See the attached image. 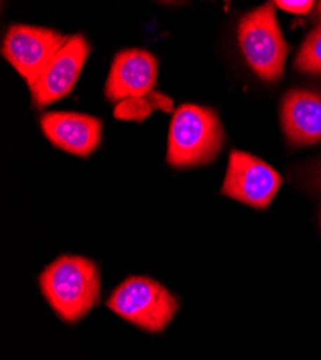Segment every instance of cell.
I'll return each instance as SVG.
<instances>
[{
    "label": "cell",
    "mask_w": 321,
    "mask_h": 360,
    "mask_svg": "<svg viewBox=\"0 0 321 360\" xmlns=\"http://www.w3.org/2000/svg\"><path fill=\"white\" fill-rule=\"evenodd\" d=\"M41 291L63 321L75 324L100 302L101 276L97 264L79 255H63L39 276Z\"/></svg>",
    "instance_id": "cell-1"
},
{
    "label": "cell",
    "mask_w": 321,
    "mask_h": 360,
    "mask_svg": "<svg viewBox=\"0 0 321 360\" xmlns=\"http://www.w3.org/2000/svg\"><path fill=\"white\" fill-rule=\"evenodd\" d=\"M225 143L219 115L208 107L185 104L173 114L167 162L173 167L189 169L212 163Z\"/></svg>",
    "instance_id": "cell-2"
},
{
    "label": "cell",
    "mask_w": 321,
    "mask_h": 360,
    "mask_svg": "<svg viewBox=\"0 0 321 360\" xmlns=\"http://www.w3.org/2000/svg\"><path fill=\"white\" fill-rule=\"evenodd\" d=\"M107 307L144 332L162 333L176 316L179 302L159 281L134 276L111 292Z\"/></svg>",
    "instance_id": "cell-3"
},
{
    "label": "cell",
    "mask_w": 321,
    "mask_h": 360,
    "mask_svg": "<svg viewBox=\"0 0 321 360\" xmlns=\"http://www.w3.org/2000/svg\"><path fill=\"white\" fill-rule=\"evenodd\" d=\"M238 41L247 64L259 78L277 81L282 77L289 46L282 37L274 4L259 6L240 20Z\"/></svg>",
    "instance_id": "cell-4"
},
{
    "label": "cell",
    "mask_w": 321,
    "mask_h": 360,
    "mask_svg": "<svg viewBox=\"0 0 321 360\" xmlns=\"http://www.w3.org/2000/svg\"><path fill=\"white\" fill-rule=\"evenodd\" d=\"M282 185L281 174L254 155L232 150L221 193L262 211L267 209Z\"/></svg>",
    "instance_id": "cell-5"
},
{
    "label": "cell",
    "mask_w": 321,
    "mask_h": 360,
    "mask_svg": "<svg viewBox=\"0 0 321 360\" xmlns=\"http://www.w3.org/2000/svg\"><path fill=\"white\" fill-rule=\"evenodd\" d=\"M68 39L48 27L13 25L4 39L2 53L29 88H34L51 59Z\"/></svg>",
    "instance_id": "cell-6"
},
{
    "label": "cell",
    "mask_w": 321,
    "mask_h": 360,
    "mask_svg": "<svg viewBox=\"0 0 321 360\" xmlns=\"http://www.w3.org/2000/svg\"><path fill=\"white\" fill-rule=\"evenodd\" d=\"M89 55L90 45L82 35L70 38L51 59L34 88H31L34 104L44 108L70 96Z\"/></svg>",
    "instance_id": "cell-7"
},
{
    "label": "cell",
    "mask_w": 321,
    "mask_h": 360,
    "mask_svg": "<svg viewBox=\"0 0 321 360\" xmlns=\"http://www.w3.org/2000/svg\"><path fill=\"white\" fill-rule=\"evenodd\" d=\"M157 82V59L143 49H127L115 55L105 84V97L122 103L152 94Z\"/></svg>",
    "instance_id": "cell-8"
},
{
    "label": "cell",
    "mask_w": 321,
    "mask_h": 360,
    "mask_svg": "<svg viewBox=\"0 0 321 360\" xmlns=\"http://www.w3.org/2000/svg\"><path fill=\"white\" fill-rule=\"evenodd\" d=\"M41 126L45 137L55 147L79 158L93 155L103 134L100 120L81 112L49 111L42 115Z\"/></svg>",
    "instance_id": "cell-9"
},
{
    "label": "cell",
    "mask_w": 321,
    "mask_h": 360,
    "mask_svg": "<svg viewBox=\"0 0 321 360\" xmlns=\"http://www.w3.org/2000/svg\"><path fill=\"white\" fill-rule=\"evenodd\" d=\"M281 124L287 140L299 147L321 141V94L289 89L281 103Z\"/></svg>",
    "instance_id": "cell-10"
},
{
    "label": "cell",
    "mask_w": 321,
    "mask_h": 360,
    "mask_svg": "<svg viewBox=\"0 0 321 360\" xmlns=\"http://www.w3.org/2000/svg\"><path fill=\"white\" fill-rule=\"evenodd\" d=\"M296 70L303 74L321 75V25L306 38L296 58Z\"/></svg>",
    "instance_id": "cell-11"
},
{
    "label": "cell",
    "mask_w": 321,
    "mask_h": 360,
    "mask_svg": "<svg viewBox=\"0 0 321 360\" xmlns=\"http://www.w3.org/2000/svg\"><path fill=\"white\" fill-rule=\"evenodd\" d=\"M157 107V104L150 103L148 98H133L122 101L115 110V117L123 120H141L150 112L152 108Z\"/></svg>",
    "instance_id": "cell-12"
},
{
    "label": "cell",
    "mask_w": 321,
    "mask_h": 360,
    "mask_svg": "<svg viewBox=\"0 0 321 360\" xmlns=\"http://www.w3.org/2000/svg\"><path fill=\"white\" fill-rule=\"evenodd\" d=\"M274 5L289 13L307 15L313 11L315 4L313 0H277V2H274Z\"/></svg>",
    "instance_id": "cell-13"
},
{
    "label": "cell",
    "mask_w": 321,
    "mask_h": 360,
    "mask_svg": "<svg viewBox=\"0 0 321 360\" xmlns=\"http://www.w3.org/2000/svg\"><path fill=\"white\" fill-rule=\"evenodd\" d=\"M310 177H311V184H313V186H315V188H318V189H321V160L311 169V174H310Z\"/></svg>",
    "instance_id": "cell-14"
},
{
    "label": "cell",
    "mask_w": 321,
    "mask_h": 360,
    "mask_svg": "<svg viewBox=\"0 0 321 360\" xmlns=\"http://www.w3.org/2000/svg\"><path fill=\"white\" fill-rule=\"evenodd\" d=\"M317 16L321 19V2L317 4Z\"/></svg>",
    "instance_id": "cell-15"
}]
</instances>
